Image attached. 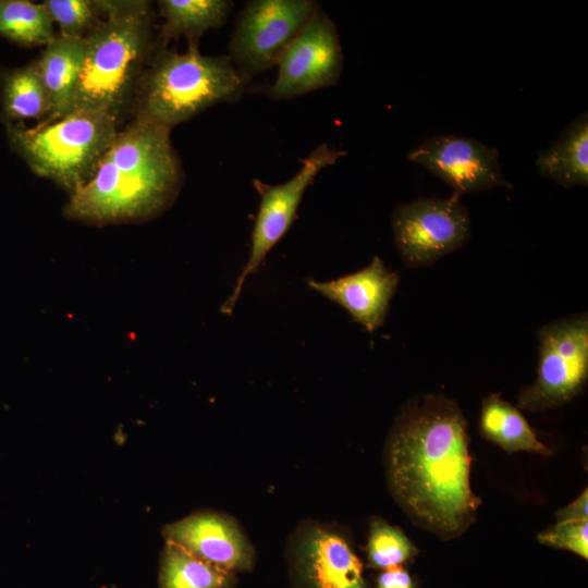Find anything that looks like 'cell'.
<instances>
[{
    "instance_id": "obj_1",
    "label": "cell",
    "mask_w": 588,
    "mask_h": 588,
    "mask_svg": "<svg viewBox=\"0 0 588 588\" xmlns=\"http://www.w3.org/2000/svg\"><path fill=\"white\" fill-rule=\"evenodd\" d=\"M392 495L419 526L443 539L463 534L480 500L469 481L466 419L455 401L427 394L407 403L385 445Z\"/></svg>"
},
{
    "instance_id": "obj_2",
    "label": "cell",
    "mask_w": 588,
    "mask_h": 588,
    "mask_svg": "<svg viewBox=\"0 0 588 588\" xmlns=\"http://www.w3.org/2000/svg\"><path fill=\"white\" fill-rule=\"evenodd\" d=\"M170 132L135 117L118 131L91 179L70 195L64 215L102 225L161 213L177 196L182 182Z\"/></svg>"
},
{
    "instance_id": "obj_3",
    "label": "cell",
    "mask_w": 588,
    "mask_h": 588,
    "mask_svg": "<svg viewBox=\"0 0 588 588\" xmlns=\"http://www.w3.org/2000/svg\"><path fill=\"white\" fill-rule=\"evenodd\" d=\"M105 17L85 36L71 111L106 112L118 121L133 108L155 54L150 2L100 0Z\"/></svg>"
},
{
    "instance_id": "obj_4",
    "label": "cell",
    "mask_w": 588,
    "mask_h": 588,
    "mask_svg": "<svg viewBox=\"0 0 588 588\" xmlns=\"http://www.w3.org/2000/svg\"><path fill=\"white\" fill-rule=\"evenodd\" d=\"M248 83L229 57L204 56L197 46L184 53L162 48L144 71L132 109L135 117L171 130L217 103L238 99Z\"/></svg>"
},
{
    "instance_id": "obj_5",
    "label": "cell",
    "mask_w": 588,
    "mask_h": 588,
    "mask_svg": "<svg viewBox=\"0 0 588 588\" xmlns=\"http://www.w3.org/2000/svg\"><path fill=\"white\" fill-rule=\"evenodd\" d=\"M118 122L102 111L74 110L35 127L4 124L12 150L34 173L71 195L94 175L117 136Z\"/></svg>"
},
{
    "instance_id": "obj_6",
    "label": "cell",
    "mask_w": 588,
    "mask_h": 588,
    "mask_svg": "<svg viewBox=\"0 0 588 588\" xmlns=\"http://www.w3.org/2000/svg\"><path fill=\"white\" fill-rule=\"evenodd\" d=\"M539 358L535 381L518 394L519 408L537 413L572 401L588 378V316L554 320L538 332Z\"/></svg>"
},
{
    "instance_id": "obj_7",
    "label": "cell",
    "mask_w": 588,
    "mask_h": 588,
    "mask_svg": "<svg viewBox=\"0 0 588 588\" xmlns=\"http://www.w3.org/2000/svg\"><path fill=\"white\" fill-rule=\"evenodd\" d=\"M318 8L314 0L247 1L236 19L228 57L250 82L253 76L277 65Z\"/></svg>"
},
{
    "instance_id": "obj_8",
    "label": "cell",
    "mask_w": 588,
    "mask_h": 588,
    "mask_svg": "<svg viewBox=\"0 0 588 588\" xmlns=\"http://www.w3.org/2000/svg\"><path fill=\"white\" fill-rule=\"evenodd\" d=\"M391 226L397 252L411 268L433 265L470 237L468 211L453 194L399 205L391 215Z\"/></svg>"
},
{
    "instance_id": "obj_9",
    "label": "cell",
    "mask_w": 588,
    "mask_h": 588,
    "mask_svg": "<svg viewBox=\"0 0 588 588\" xmlns=\"http://www.w3.org/2000/svg\"><path fill=\"white\" fill-rule=\"evenodd\" d=\"M345 155V150L332 149L329 145L321 144L304 159L298 172L285 183L268 185L258 180L254 181L260 204L252 233L250 252L231 295L221 308L224 314L233 310L246 279L257 271L268 253L287 232L304 193L317 174Z\"/></svg>"
},
{
    "instance_id": "obj_10",
    "label": "cell",
    "mask_w": 588,
    "mask_h": 588,
    "mask_svg": "<svg viewBox=\"0 0 588 588\" xmlns=\"http://www.w3.org/2000/svg\"><path fill=\"white\" fill-rule=\"evenodd\" d=\"M278 75L266 94L273 100L292 99L336 84L343 52L336 27L318 8L285 48Z\"/></svg>"
},
{
    "instance_id": "obj_11",
    "label": "cell",
    "mask_w": 588,
    "mask_h": 588,
    "mask_svg": "<svg viewBox=\"0 0 588 588\" xmlns=\"http://www.w3.org/2000/svg\"><path fill=\"white\" fill-rule=\"evenodd\" d=\"M287 555L298 588H367L350 538L334 525L302 522L289 537Z\"/></svg>"
},
{
    "instance_id": "obj_12",
    "label": "cell",
    "mask_w": 588,
    "mask_h": 588,
    "mask_svg": "<svg viewBox=\"0 0 588 588\" xmlns=\"http://www.w3.org/2000/svg\"><path fill=\"white\" fill-rule=\"evenodd\" d=\"M407 159L441 179L458 197L494 187H512L502 175L499 150L474 138L431 137L409 151Z\"/></svg>"
},
{
    "instance_id": "obj_13",
    "label": "cell",
    "mask_w": 588,
    "mask_h": 588,
    "mask_svg": "<svg viewBox=\"0 0 588 588\" xmlns=\"http://www.w3.org/2000/svg\"><path fill=\"white\" fill-rule=\"evenodd\" d=\"M162 536L166 542L233 573L249 571L255 563V551L245 531L223 512H194L163 526Z\"/></svg>"
},
{
    "instance_id": "obj_14",
    "label": "cell",
    "mask_w": 588,
    "mask_h": 588,
    "mask_svg": "<svg viewBox=\"0 0 588 588\" xmlns=\"http://www.w3.org/2000/svg\"><path fill=\"white\" fill-rule=\"evenodd\" d=\"M399 282V273L375 256L367 267L354 273L326 282L309 279L307 284L342 306L355 322L372 333L384 323Z\"/></svg>"
},
{
    "instance_id": "obj_15",
    "label": "cell",
    "mask_w": 588,
    "mask_h": 588,
    "mask_svg": "<svg viewBox=\"0 0 588 588\" xmlns=\"http://www.w3.org/2000/svg\"><path fill=\"white\" fill-rule=\"evenodd\" d=\"M85 45V37L70 38L59 35L45 46L35 61L51 102V111L46 122L70 112Z\"/></svg>"
},
{
    "instance_id": "obj_16",
    "label": "cell",
    "mask_w": 588,
    "mask_h": 588,
    "mask_svg": "<svg viewBox=\"0 0 588 588\" xmlns=\"http://www.w3.org/2000/svg\"><path fill=\"white\" fill-rule=\"evenodd\" d=\"M538 172L563 187L588 185V119L574 120L550 147L539 151Z\"/></svg>"
},
{
    "instance_id": "obj_17",
    "label": "cell",
    "mask_w": 588,
    "mask_h": 588,
    "mask_svg": "<svg viewBox=\"0 0 588 588\" xmlns=\"http://www.w3.org/2000/svg\"><path fill=\"white\" fill-rule=\"evenodd\" d=\"M164 22L159 40L167 44L185 36L188 46H197L201 35L221 27L228 20L233 2L228 0H161L158 1Z\"/></svg>"
},
{
    "instance_id": "obj_18",
    "label": "cell",
    "mask_w": 588,
    "mask_h": 588,
    "mask_svg": "<svg viewBox=\"0 0 588 588\" xmlns=\"http://www.w3.org/2000/svg\"><path fill=\"white\" fill-rule=\"evenodd\" d=\"M0 102L4 123L40 120L50 114V98L35 61L2 74Z\"/></svg>"
},
{
    "instance_id": "obj_19",
    "label": "cell",
    "mask_w": 588,
    "mask_h": 588,
    "mask_svg": "<svg viewBox=\"0 0 588 588\" xmlns=\"http://www.w3.org/2000/svg\"><path fill=\"white\" fill-rule=\"evenodd\" d=\"M479 426L486 439L507 452L550 454V450L537 438L520 411L502 400L499 394H491L483 400Z\"/></svg>"
},
{
    "instance_id": "obj_20",
    "label": "cell",
    "mask_w": 588,
    "mask_h": 588,
    "mask_svg": "<svg viewBox=\"0 0 588 588\" xmlns=\"http://www.w3.org/2000/svg\"><path fill=\"white\" fill-rule=\"evenodd\" d=\"M233 572L217 567L181 547L166 542L159 567L160 588H232Z\"/></svg>"
},
{
    "instance_id": "obj_21",
    "label": "cell",
    "mask_w": 588,
    "mask_h": 588,
    "mask_svg": "<svg viewBox=\"0 0 588 588\" xmlns=\"http://www.w3.org/2000/svg\"><path fill=\"white\" fill-rule=\"evenodd\" d=\"M44 4L27 0H0V36L21 47L46 46L54 37Z\"/></svg>"
},
{
    "instance_id": "obj_22",
    "label": "cell",
    "mask_w": 588,
    "mask_h": 588,
    "mask_svg": "<svg viewBox=\"0 0 588 588\" xmlns=\"http://www.w3.org/2000/svg\"><path fill=\"white\" fill-rule=\"evenodd\" d=\"M367 552L371 566L385 569L401 565L417 550L400 528L375 518L370 523Z\"/></svg>"
},
{
    "instance_id": "obj_23",
    "label": "cell",
    "mask_w": 588,
    "mask_h": 588,
    "mask_svg": "<svg viewBox=\"0 0 588 588\" xmlns=\"http://www.w3.org/2000/svg\"><path fill=\"white\" fill-rule=\"evenodd\" d=\"M42 4L62 37L84 38L105 17L100 0H46Z\"/></svg>"
},
{
    "instance_id": "obj_24",
    "label": "cell",
    "mask_w": 588,
    "mask_h": 588,
    "mask_svg": "<svg viewBox=\"0 0 588 588\" xmlns=\"http://www.w3.org/2000/svg\"><path fill=\"white\" fill-rule=\"evenodd\" d=\"M542 544L572 551L584 559L588 555V519L556 522L538 535Z\"/></svg>"
},
{
    "instance_id": "obj_25",
    "label": "cell",
    "mask_w": 588,
    "mask_h": 588,
    "mask_svg": "<svg viewBox=\"0 0 588 588\" xmlns=\"http://www.w3.org/2000/svg\"><path fill=\"white\" fill-rule=\"evenodd\" d=\"M377 588H414L409 574L400 565L385 568L378 578Z\"/></svg>"
},
{
    "instance_id": "obj_26",
    "label": "cell",
    "mask_w": 588,
    "mask_h": 588,
    "mask_svg": "<svg viewBox=\"0 0 588 588\" xmlns=\"http://www.w3.org/2000/svg\"><path fill=\"white\" fill-rule=\"evenodd\" d=\"M587 504L588 493L585 489L575 501L556 512L558 522L588 519Z\"/></svg>"
}]
</instances>
